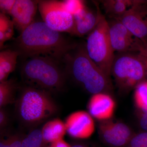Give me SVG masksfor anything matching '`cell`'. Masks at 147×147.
<instances>
[{"instance_id":"30","label":"cell","mask_w":147,"mask_h":147,"mask_svg":"<svg viewBox=\"0 0 147 147\" xmlns=\"http://www.w3.org/2000/svg\"><path fill=\"white\" fill-rule=\"evenodd\" d=\"M0 147H11L8 144L5 138L1 137L0 140Z\"/></svg>"},{"instance_id":"16","label":"cell","mask_w":147,"mask_h":147,"mask_svg":"<svg viewBox=\"0 0 147 147\" xmlns=\"http://www.w3.org/2000/svg\"><path fill=\"white\" fill-rule=\"evenodd\" d=\"M19 54L13 49L2 50L0 53V83L7 80L14 70Z\"/></svg>"},{"instance_id":"27","label":"cell","mask_w":147,"mask_h":147,"mask_svg":"<svg viewBox=\"0 0 147 147\" xmlns=\"http://www.w3.org/2000/svg\"><path fill=\"white\" fill-rule=\"evenodd\" d=\"M137 54L145 66L147 75V42L144 43L142 49Z\"/></svg>"},{"instance_id":"25","label":"cell","mask_w":147,"mask_h":147,"mask_svg":"<svg viewBox=\"0 0 147 147\" xmlns=\"http://www.w3.org/2000/svg\"><path fill=\"white\" fill-rule=\"evenodd\" d=\"M16 0H0V9L1 13L10 15Z\"/></svg>"},{"instance_id":"1","label":"cell","mask_w":147,"mask_h":147,"mask_svg":"<svg viewBox=\"0 0 147 147\" xmlns=\"http://www.w3.org/2000/svg\"><path fill=\"white\" fill-rule=\"evenodd\" d=\"M78 44L62 33L52 30L43 21H34L13 41V50L24 61L36 56L48 57L62 63Z\"/></svg>"},{"instance_id":"2","label":"cell","mask_w":147,"mask_h":147,"mask_svg":"<svg viewBox=\"0 0 147 147\" xmlns=\"http://www.w3.org/2000/svg\"><path fill=\"white\" fill-rule=\"evenodd\" d=\"M67 74L88 92L92 94L107 93L112 88L111 79L88 55L85 45L78 44L62 61Z\"/></svg>"},{"instance_id":"13","label":"cell","mask_w":147,"mask_h":147,"mask_svg":"<svg viewBox=\"0 0 147 147\" xmlns=\"http://www.w3.org/2000/svg\"><path fill=\"white\" fill-rule=\"evenodd\" d=\"M116 108L115 101L107 93L93 94L88 104L89 113L93 118L101 122L111 119Z\"/></svg>"},{"instance_id":"20","label":"cell","mask_w":147,"mask_h":147,"mask_svg":"<svg viewBox=\"0 0 147 147\" xmlns=\"http://www.w3.org/2000/svg\"><path fill=\"white\" fill-rule=\"evenodd\" d=\"M42 137L40 129H33L27 136H25L22 142V147H48Z\"/></svg>"},{"instance_id":"6","label":"cell","mask_w":147,"mask_h":147,"mask_svg":"<svg viewBox=\"0 0 147 147\" xmlns=\"http://www.w3.org/2000/svg\"><path fill=\"white\" fill-rule=\"evenodd\" d=\"M111 74L122 92L135 88L147 76L145 66L137 53H129L115 54Z\"/></svg>"},{"instance_id":"5","label":"cell","mask_w":147,"mask_h":147,"mask_svg":"<svg viewBox=\"0 0 147 147\" xmlns=\"http://www.w3.org/2000/svg\"><path fill=\"white\" fill-rule=\"evenodd\" d=\"M85 45L90 59L111 78V68L115 54L110 42L108 22L104 15L88 35Z\"/></svg>"},{"instance_id":"28","label":"cell","mask_w":147,"mask_h":147,"mask_svg":"<svg viewBox=\"0 0 147 147\" xmlns=\"http://www.w3.org/2000/svg\"><path fill=\"white\" fill-rule=\"evenodd\" d=\"M70 145L67 142H66L63 139H61L59 141L53 142L49 144L48 147H71Z\"/></svg>"},{"instance_id":"11","label":"cell","mask_w":147,"mask_h":147,"mask_svg":"<svg viewBox=\"0 0 147 147\" xmlns=\"http://www.w3.org/2000/svg\"><path fill=\"white\" fill-rule=\"evenodd\" d=\"M65 123L67 133L75 139H88L95 130L93 118L89 113L83 110L70 114L66 119Z\"/></svg>"},{"instance_id":"31","label":"cell","mask_w":147,"mask_h":147,"mask_svg":"<svg viewBox=\"0 0 147 147\" xmlns=\"http://www.w3.org/2000/svg\"><path fill=\"white\" fill-rule=\"evenodd\" d=\"M71 147H89L86 145L82 144H76L71 145Z\"/></svg>"},{"instance_id":"12","label":"cell","mask_w":147,"mask_h":147,"mask_svg":"<svg viewBox=\"0 0 147 147\" xmlns=\"http://www.w3.org/2000/svg\"><path fill=\"white\" fill-rule=\"evenodd\" d=\"M38 3V1L16 0L10 15L20 34L34 21Z\"/></svg>"},{"instance_id":"3","label":"cell","mask_w":147,"mask_h":147,"mask_svg":"<svg viewBox=\"0 0 147 147\" xmlns=\"http://www.w3.org/2000/svg\"><path fill=\"white\" fill-rule=\"evenodd\" d=\"M61 62L48 57L36 56L24 61L21 67L22 80L27 86L51 93L61 92L65 84L66 74Z\"/></svg>"},{"instance_id":"21","label":"cell","mask_w":147,"mask_h":147,"mask_svg":"<svg viewBox=\"0 0 147 147\" xmlns=\"http://www.w3.org/2000/svg\"><path fill=\"white\" fill-rule=\"evenodd\" d=\"M60 2L62 7L73 16L80 12L86 6L84 1L80 0H65L60 1Z\"/></svg>"},{"instance_id":"10","label":"cell","mask_w":147,"mask_h":147,"mask_svg":"<svg viewBox=\"0 0 147 147\" xmlns=\"http://www.w3.org/2000/svg\"><path fill=\"white\" fill-rule=\"evenodd\" d=\"M99 133L105 143L116 147L129 144L133 136L131 129L126 124L111 119L101 122Z\"/></svg>"},{"instance_id":"7","label":"cell","mask_w":147,"mask_h":147,"mask_svg":"<svg viewBox=\"0 0 147 147\" xmlns=\"http://www.w3.org/2000/svg\"><path fill=\"white\" fill-rule=\"evenodd\" d=\"M38 9L42 21L52 30L72 34L74 27L73 15L61 5L60 1H38Z\"/></svg>"},{"instance_id":"14","label":"cell","mask_w":147,"mask_h":147,"mask_svg":"<svg viewBox=\"0 0 147 147\" xmlns=\"http://www.w3.org/2000/svg\"><path fill=\"white\" fill-rule=\"evenodd\" d=\"M96 11H93L85 6L77 14L74 15V27L72 34L83 36L89 34L97 26L103 14L97 3Z\"/></svg>"},{"instance_id":"23","label":"cell","mask_w":147,"mask_h":147,"mask_svg":"<svg viewBox=\"0 0 147 147\" xmlns=\"http://www.w3.org/2000/svg\"><path fill=\"white\" fill-rule=\"evenodd\" d=\"M24 137L21 134H14L9 135L5 139L11 147H22Z\"/></svg>"},{"instance_id":"4","label":"cell","mask_w":147,"mask_h":147,"mask_svg":"<svg viewBox=\"0 0 147 147\" xmlns=\"http://www.w3.org/2000/svg\"><path fill=\"white\" fill-rule=\"evenodd\" d=\"M50 94L27 86L21 90L16 100V111L23 125L33 127L57 114L58 107Z\"/></svg>"},{"instance_id":"19","label":"cell","mask_w":147,"mask_h":147,"mask_svg":"<svg viewBox=\"0 0 147 147\" xmlns=\"http://www.w3.org/2000/svg\"><path fill=\"white\" fill-rule=\"evenodd\" d=\"M134 98L137 108L143 113H147V81H144L135 88Z\"/></svg>"},{"instance_id":"8","label":"cell","mask_w":147,"mask_h":147,"mask_svg":"<svg viewBox=\"0 0 147 147\" xmlns=\"http://www.w3.org/2000/svg\"><path fill=\"white\" fill-rule=\"evenodd\" d=\"M110 42L115 52L138 53L145 42L134 35L117 19L108 21Z\"/></svg>"},{"instance_id":"18","label":"cell","mask_w":147,"mask_h":147,"mask_svg":"<svg viewBox=\"0 0 147 147\" xmlns=\"http://www.w3.org/2000/svg\"><path fill=\"white\" fill-rule=\"evenodd\" d=\"M18 86L13 79L0 83V108L15 102V95Z\"/></svg>"},{"instance_id":"26","label":"cell","mask_w":147,"mask_h":147,"mask_svg":"<svg viewBox=\"0 0 147 147\" xmlns=\"http://www.w3.org/2000/svg\"><path fill=\"white\" fill-rule=\"evenodd\" d=\"M14 26L12 21L7 16L1 12L0 13V32H4L11 27Z\"/></svg>"},{"instance_id":"24","label":"cell","mask_w":147,"mask_h":147,"mask_svg":"<svg viewBox=\"0 0 147 147\" xmlns=\"http://www.w3.org/2000/svg\"><path fill=\"white\" fill-rule=\"evenodd\" d=\"M9 123V116L8 113L5 108L0 109V130L1 134L4 132Z\"/></svg>"},{"instance_id":"29","label":"cell","mask_w":147,"mask_h":147,"mask_svg":"<svg viewBox=\"0 0 147 147\" xmlns=\"http://www.w3.org/2000/svg\"><path fill=\"white\" fill-rule=\"evenodd\" d=\"M141 128L147 131V113H143L139 121Z\"/></svg>"},{"instance_id":"17","label":"cell","mask_w":147,"mask_h":147,"mask_svg":"<svg viewBox=\"0 0 147 147\" xmlns=\"http://www.w3.org/2000/svg\"><path fill=\"white\" fill-rule=\"evenodd\" d=\"M134 0H104L100 1L105 13L112 19L118 20L133 5Z\"/></svg>"},{"instance_id":"15","label":"cell","mask_w":147,"mask_h":147,"mask_svg":"<svg viewBox=\"0 0 147 147\" xmlns=\"http://www.w3.org/2000/svg\"><path fill=\"white\" fill-rule=\"evenodd\" d=\"M41 130L43 139L47 144L63 139L67 133L65 123L59 118L48 121Z\"/></svg>"},{"instance_id":"9","label":"cell","mask_w":147,"mask_h":147,"mask_svg":"<svg viewBox=\"0 0 147 147\" xmlns=\"http://www.w3.org/2000/svg\"><path fill=\"white\" fill-rule=\"evenodd\" d=\"M118 20L135 36L147 42V1L134 0L133 5Z\"/></svg>"},{"instance_id":"22","label":"cell","mask_w":147,"mask_h":147,"mask_svg":"<svg viewBox=\"0 0 147 147\" xmlns=\"http://www.w3.org/2000/svg\"><path fill=\"white\" fill-rule=\"evenodd\" d=\"M129 144V147H147V131L133 136Z\"/></svg>"}]
</instances>
